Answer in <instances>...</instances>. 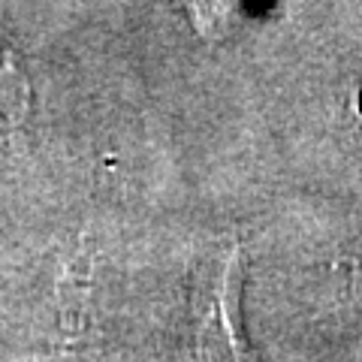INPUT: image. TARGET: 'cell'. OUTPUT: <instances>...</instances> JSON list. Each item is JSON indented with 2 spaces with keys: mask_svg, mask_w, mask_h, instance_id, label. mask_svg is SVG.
<instances>
[{
  "mask_svg": "<svg viewBox=\"0 0 362 362\" xmlns=\"http://www.w3.org/2000/svg\"><path fill=\"white\" fill-rule=\"evenodd\" d=\"M242 278L245 251L239 245L214 251L202 259L190 281V317L197 326V354H226L247 356V341L242 335Z\"/></svg>",
  "mask_w": 362,
  "mask_h": 362,
  "instance_id": "cell-1",
  "label": "cell"
},
{
  "mask_svg": "<svg viewBox=\"0 0 362 362\" xmlns=\"http://www.w3.org/2000/svg\"><path fill=\"white\" fill-rule=\"evenodd\" d=\"M30 112V82L18 54L0 40V127H13Z\"/></svg>",
  "mask_w": 362,
  "mask_h": 362,
  "instance_id": "cell-2",
  "label": "cell"
},
{
  "mask_svg": "<svg viewBox=\"0 0 362 362\" xmlns=\"http://www.w3.org/2000/svg\"><path fill=\"white\" fill-rule=\"evenodd\" d=\"M341 269H344V287H347V299L350 305H356L362 311V245L354 247L344 259H341Z\"/></svg>",
  "mask_w": 362,
  "mask_h": 362,
  "instance_id": "cell-3",
  "label": "cell"
}]
</instances>
